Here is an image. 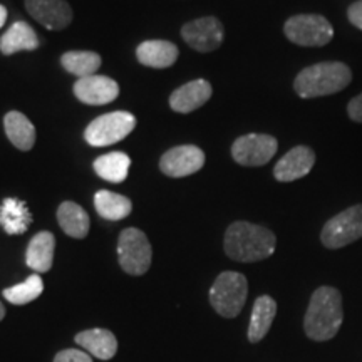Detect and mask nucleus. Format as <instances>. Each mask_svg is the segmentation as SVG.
I'll list each match as a JSON object with an SVG mask.
<instances>
[{
  "label": "nucleus",
  "mask_w": 362,
  "mask_h": 362,
  "mask_svg": "<svg viewBox=\"0 0 362 362\" xmlns=\"http://www.w3.org/2000/svg\"><path fill=\"white\" fill-rule=\"evenodd\" d=\"M277 237L265 226L235 221L226 228L225 253L235 262H259L274 255Z\"/></svg>",
  "instance_id": "obj_1"
},
{
  "label": "nucleus",
  "mask_w": 362,
  "mask_h": 362,
  "mask_svg": "<svg viewBox=\"0 0 362 362\" xmlns=\"http://www.w3.org/2000/svg\"><path fill=\"white\" fill-rule=\"evenodd\" d=\"M344 320L342 296L334 287H319L312 293L307 307L304 329L312 341H329L336 337Z\"/></svg>",
  "instance_id": "obj_2"
},
{
  "label": "nucleus",
  "mask_w": 362,
  "mask_h": 362,
  "mask_svg": "<svg viewBox=\"0 0 362 362\" xmlns=\"http://www.w3.org/2000/svg\"><path fill=\"white\" fill-rule=\"evenodd\" d=\"M352 81L351 67L339 61L319 62L298 72L293 89L300 98L312 99L341 93Z\"/></svg>",
  "instance_id": "obj_3"
},
{
  "label": "nucleus",
  "mask_w": 362,
  "mask_h": 362,
  "mask_svg": "<svg viewBox=\"0 0 362 362\" xmlns=\"http://www.w3.org/2000/svg\"><path fill=\"white\" fill-rule=\"evenodd\" d=\"M248 296L245 275L238 272H223L210 288V304L221 317L233 319L242 312Z\"/></svg>",
  "instance_id": "obj_4"
},
{
  "label": "nucleus",
  "mask_w": 362,
  "mask_h": 362,
  "mask_svg": "<svg viewBox=\"0 0 362 362\" xmlns=\"http://www.w3.org/2000/svg\"><path fill=\"white\" fill-rule=\"evenodd\" d=\"M284 33L291 42L302 47H322L334 37V27L324 16L298 13L285 22Z\"/></svg>",
  "instance_id": "obj_5"
},
{
  "label": "nucleus",
  "mask_w": 362,
  "mask_h": 362,
  "mask_svg": "<svg viewBox=\"0 0 362 362\" xmlns=\"http://www.w3.org/2000/svg\"><path fill=\"white\" fill-rule=\"evenodd\" d=\"M153 250L149 240L141 230L126 228L117 242V259L123 270L129 275H143L151 267Z\"/></svg>",
  "instance_id": "obj_6"
},
{
  "label": "nucleus",
  "mask_w": 362,
  "mask_h": 362,
  "mask_svg": "<svg viewBox=\"0 0 362 362\" xmlns=\"http://www.w3.org/2000/svg\"><path fill=\"white\" fill-rule=\"evenodd\" d=\"M359 238H362V203L332 216L320 233L324 247L330 250L351 245Z\"/></svg>",
  "instance_id": "obj_7"
},
{
  "label": "nucleus",
  "mask_w": 362,
  "mask_h": 362,
  "mask_svg": "<svg viewBox=\"0 0 362 362\" xmlns=\"http://www.w3.org/2000/svg\"><path fill=\"white\" fill-rule=\"evenodd\" d=\"M136 126V117L131 112L116 111L96 117L86 128L84 138L90 146H110L124 139Z\"/></svg>",
  "instance_id": "obj_8"
},
{
  "label": "nucleus",
  "mask_w": 362,
  "mask_h": 362,
  "mask_svg": "<svg viewBox=\"0 0 362 362\" xmlns=\"http://www.w3.org/2000/svg\"><path fill=\"white\" fill-rule=\"evenodd\" d=\"M279 143L270 134H245L235 139L233 160L242 166H264L275 156Z\"/></svg>",
  "instance_id": "obj_9"
},
{
  "label": "nucleus",
  "mask_w": 362,
  "mask_h": 362,
  "mask_svg": "<svg viewBox=\"0 0 362 362\" xmlns=\"http://www.w3.org/2000/svg\"><path fill=\"white\" fill-rule=\"evenodd\" d=\"M185 42L198 52H211L223 44L225 29L216 17H202L192 21L181 29Z\"/></svg>",
  "instance_id": "obj_10"
},
{
  "label": "nucleus",
  "mask_w": 362,
  "mask_h": 362,
  "mask_svg": "<svg viewBox=\"0 0 362 362\" xmlns=\"http://www.w3.org/2000/svg\"><path fill=\"white\" fill-rule=\"evenodd\" d=\"M205 165V153L193 144L171 148L161 156L160 168L166 176L171 178H183L197 171H200Z\"/></svg>",
  "instance_id": "obj_11"
},
{
  "label": "nucleus",
  "mask_w": 362,
  "mask_h": 362,
  "mask_svg": "<svg viewBox=\"0 0 362 362\" xmlns=\"http://www.w3.org/2000/svg\"><path fill=\"white\" fill-rule=\"evenodd\" d=\"M25 8L49 30H62L72 22V8L66 0H25Z\"/></svg>",
  "instance_id": "obj_12"
},
{
  "label": "nucleus",
  "mask_w": 362,
  "mask_h": 362,
  "mask_svg": "<svg viewBox=\"0 0 362 362\" xmlns=\"http://www.w3.org/2000/svg\"><path fill=\"white\" fill-rule=\"evenodd\" d=\"M315 165V153L309 146H296L285 153L280 161L275 165L274 176L280 183H291L300 180L310 173Z\"/></svg>",
  "instance_id": "obj_13"
},
{
  "label": "nucleus",
  "mask_w": 362,
  "mask_h": 362,
  "mask_svg": "<svg viewBox=\"0 0 362 362\" xmlns=\"http://www.w3.org/2000/svg\"><path fill=\"white\" fill-rule=\"evenodd\" d=\"M74 94L81 103L90 106H103L110 104L119 96V86L106 76H88L81 78L74 84Z\"/></svg>",
  "instance_id": "obj_14"
},
{
  "label": "nucleus",
  "mask_w": 362,
  "mask_h": 362,
  "mask_svg": "<svg viewBox=\"0 0 362 362\" xmlns=\"http://www.w3.org/2000/svg\"><path fill=\"white\" fill-rule=\"evenodd\" d=\"M214 94L211 84L205 79H194L189 81L188 84L181 86L170 96V106L176 112H192L203 104L208 103V99Z\"/></svg>",
  "instance_id": "obj_15"
},
{
  "label": "nucleus",
  "mask_w": 362,
  "mask_h": 362,
  "mask_svg": "<svg viewBox=\"0 0 362 362\" xmlns=\"http://www.w3.org/2000/svg\"><path fill=\"white\" fill-rule=\"evenodd\" d=\"M76 344L83 347L90 356L101 361H110L117 352L116 336L106 329H89L83 330L76 336Z\"/></svg>",
  "instance_id": "obj_16"
},
{
  "label": "nucleus",
  "mask_w": 362,
  "mask_h": 362,
  "mask_svg": "<svg viewBox=\"0 0 362 362\" xmlns=\"http://www.w3.org/2000/svg\"><path fill=\"white\" fill-rule=\"evenodd\" d=\"M178 47L168 40H146L136 49V57L143 66L165 69L173 66L178 59Z\"/></svg>",
  "instance_id": "obj_17"
},
{
  "label": "nucleus",
  "mask_w": 362,
  "mask_h": 362,
  "mask_svg": "<svg viewBox=\"0 0 362 362\" xmlns=\"http://www.w3.org/2000/svg\"><path fill=\"white\" fill-rule=\"evenodd\" d=\"M54 248H56V238H54V235L51 232H39L30 240L29 247H27V267H30L37 274H45V272L51 270L54 260Z\"/></svg>",
  "instance_id": "obj_18"
},
{
  "label": "nucleus",
  "mask_w": 362,
  "mask_h": 362,
  "mask_svg": "<svg viewBox=\"0 0 362 362\" xmlns=\"http://www.w3.org/2000/svg\"><path fill=\"white\" fill-rule=\"evenodd\" d=\"M39 47V39L35 30L27 22H13L8 30L0 39V51L6 56L21 51H35Z\"/></svg>",
  "instance_id": "obj_19"
},
{
  "label": "nucleus",
  "mask_w": 362,
  "mask_h": 362,
  "mask_svg": "<svg viewBox=\"0 0 362 362\" xmlns=\"http://www.w3.org/2000/svg\"><path fill=\"white\" fill-rule=\"evenodd\" d=\"M33 223V215L25 202L17 198H6L0 205V225L8 235H22Z\"/></svg>",
  "instance_id": "obj_20"
},
{
  "label": "nucleus",
  "mask_w": 362,
  "mask_h": 362,
  "mask_svg": "<svg viewBox=\"0 0 362 362\" xmlns=\"http://www.w3.org/2000/svg\"><path fill=\"white\" fill-rule=\"evenodd\" d=\"M277 314V302L270 296H262L255 300L252 310L250 325H248V341L260 342L270 330Z\"/></svg>",
  "instance_id": "obj_21"
},
{
  "label": "nucleus",
  "mask_w": 362,
  "mask_h": 362,
  "mask_svg": "<svg viewBox=\"0 0 362 362\" xmlns=\"http://www.w3.org/2000/svg\"><path fill=\"white\" fill-rule=\"evenodd\" d=\"M6 134L11 143L22 151H29L35 143V128L27 117L19 111L7 112L4 117Z\"/></svg>",
  "instance_id": "obj_22"
},
{
  "label": "nucleus",
  "mask_w": 362,
  "mask_h": 362,
  "mask_svg": "<svg viewBox=\"0 0 362 362\" xmlns=\"http://www.w3.org/2000/svg\"><path fill=\"white\" fill-rule=\"evenodd\" d=\"M57 221L72 238H84L89 233V215L74 202H64L57 210Z\"/></svg>",
  "instance_id": "obj_23"
},
{
  "label": "nucleus",
  "mask_w": 362,
  "mask_h": 362,
  "mask_svg": "<svg viewBox=\"0 0 362 362\" xmlns=\"http://www.w3.org/2000/svg\"><path fill=\"white\" fill-rule=\"evenodd\" d=\"M94 206L104 220L110 221L123 220L133 210V203L129 202V198L107 192V189H101L94 194Z\"/></svg>",
  "instance_id": "obj_24"
},
{
  "label": "nucleus",
  "mask_w": 362,
  "mask_h": 362,
  "mask_svg": "<svg viewBox=\"0 0 362 362\" xmlns=\"http://www.w3.org/2000/svg\"><path fill=\"white\" fill-rule=\"evenodd\" d=\"M94 171L101 176L103 180L110 181V183H123L128 178L131 160L124 153H107V155L99 156L94 161Z\"/></svg>",
  "instance_id": "obj_25"
},
{
  "label": "nucleus",
  "mask_w": 362,
  "mask_h": 362,
  "mask_svg": "<svg viewBox=\"0 0 362 362\" xmlns=\"http://www.w3.org/2000/svg\"><path fill=\"white\" fill-rule=\"evenodd\" d=\"M62 67L78 78H88L94 76L101 67V56L90 51H71L66 52L61 59Z\"/></svg>",
  "instance_id": "obj_26"
},
{
  "label": "nucleus",
  "mask_w": 362,
  "mask_h": 362,
  "mask_svg": "<svg viewBox=\"0 0 362 362\" xmlns=\"http://www.w3.org/2000/svg\"><path fill=\"white\" fill-rule=\"evenodd\" d=\"M44 291V282L37 274L30 275L25 282L13 285L4 291V297L13 305H25L37 298Z\"/></svg>",
  "instance_id": "obj_27"
},
{
  "label": "nucleus",
  "mask_w": 362,
  "mask_h": 362,
  "mask_svg": "<svg viewBox=\"0 0 362 362\" xmlns=\"http://www.w3.org/2000/svg\"><path fill=\"white\" fill-rule=\"evenodd\" d=\"M54 362H93L90 354L81 349H66L61 351L54 357Z\"/></svg>",
  "instance_id": "obj_28"
},
{
  "label": "nucleus",
  "mask_w": 362,
  "mask_h": 362,
  "mask_svg": "<svg viewBox=\"0 0 362 362\" xmlns=\"http://www.w3.org/2000/svg\"><path fill=\"white\" fill-rule=\"evenodd\" d=\"M347 115L354 123H362V93L347 103Z\"/></svg>",
  "instance_id": "obj_29"
},
{
  "label": "nucleus",
  "mask_w": 362,
  "mask_h": 362,
  "mask_svg": "<svg viewBox=\"0 0 362 362\" xmlns=\"http://www.w3.org/2000/svg\"><path fill=\"white\" fill-rule=\"evenodd\" d=\"M347 19L352 25L362 30V0L351 4V7L347 8Z\"/></svg>",
  "instance_id": "obj_30"
},
{
  "label": "nucleus",
  "mask_w": 362,
  "mask_h": 362,
  "mask_svg": "<svg viewBox=\"0 0 362 362\" xmlns=\"http://www.w3.org/2000/svg\"><path fill=\"white\" fill-rule=\"evenodd\" d=\"M6 21H7V8L0 6V29H2L4 24H6Z\"/></svg>",
  "instance_id": "obj_31"
},
{
  "label": "nucleus",
  "mask_w": 362,
  "mask_h": 362,
  "mask_svg": "<svg viewBox=\"0 0 362 362\" xmlns=\"http://www.w3.org/2000/svg\"><path fill=\"white\" fill-rule=\"evenodd\" d=\"M4 315H6V309H4L2 302H0V320H2V319H4Z\"/></svg>",
  "instance_id": "obj_32"
}]
</instances>
